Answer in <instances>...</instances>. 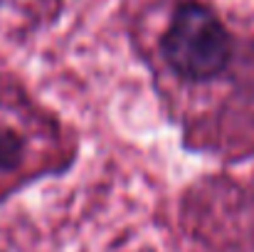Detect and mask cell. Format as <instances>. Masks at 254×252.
Masks as SVG:
<instances>
[{
	"label": "cell",
	"mask_w": 254,
	"mask_h": 252,
	"mask_svg": "<svg viewBox=\"0 0 254 252\" xmlns=\"http://www.w3.org/2000/svg\"><path fill=\"white\" fill-rule=\"evenodd\" d=\"M22 151H25L22 139L12 129L0 126V170H12L20 166Z\"/></svg>",
	"instance_id": "2"
},
{
	"label": "cell",
	"mask_w": 254,
	"mask_h": 252,
	"mask_svg": "<svg viewBox=\"0 0 254 252\" xmlns=\"http://www.w3.org/2000/svg\"><path fill=\"white\" fill-rule=\"evenodd\" d=\"M163 60L188 82H207L222 75L232 60V37L222 20L202 2L175 7L161 40Z\"/></svg>",
	"instance_id": "1"
}]
</instances>
